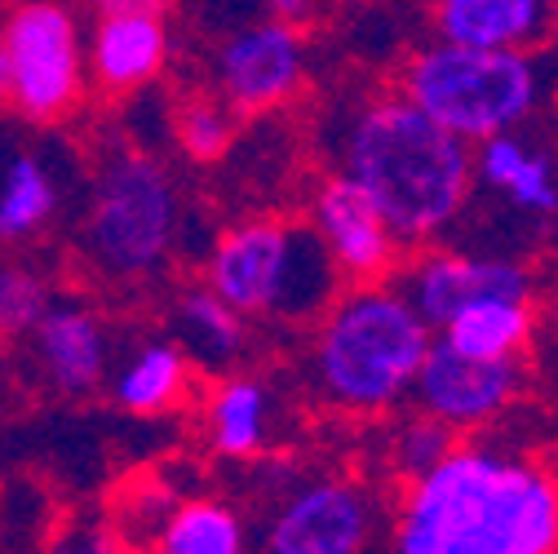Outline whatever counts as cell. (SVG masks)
<instances>
[{"mask_svg": "<svg viewBox=\"0 0 558 554\" xmlns=\"http://www.w3.org/2000/svg\"><path fill=\"white\" fill-rule=\"evenodd\" d=\"M395 554H558V474L536 457L457 444L403 479Z\"/></svg>", "mask_w": 558, "mask_h": 554, "instance_id": "6da1fadb", "label": "cell"}, {"mask_svg": "<svg viewBox=\"0 0 558 554\" xmlns=\"http://www.w3.org/2000/svg\"><path fill=\"white\" fill-rule=\"evenodd\" d=\"M341 173L360 182L403 244L435 240L478 178L465 137L430 120L408 94L368 103L341 147Z\"/></svg>", "mask_w": 558, "mask_h": 554, "instance_id": "7a4b0ae2", "label": "cell"}, {"mask_svg": "<svg viewBox=\"0 0 558 554\" xmlns=\"http://www.w3.org/2000/svg\"><path fill=\"white\" fill-rule=\"evenodd\" d=\"M435 341V328L403 298V289L355 285L319 320V390L345 412H386L412 395Z\"/></svg>", "mask_w": 558, "mask_h": 554, "instance_id": "3957f363", "label": "cell"}, {"mask_svg": "<svg viewBox=\"0 0 558 554\" xmlns=\"http://www.w3.org/2000/svg\"><path fill=\"white\" fill-rule=\"evenodd\" d=\"M345 275L315 222L253 218L231 227L208 253L204 285L227 298L240 315L324 320L341 298Z\"/></svg>", "mask_w": 558, "mask_h": 554, "instance_id": "277c9868", "label": "cell"}, {"mask_svg": "<svg viewBox=\"0 0 558 554\" xmlns=\"http://www.w3.org/2000/svg\"><path fill=\"white\" fill-rule=\"evenodd\" d=\"M403 94L448 133L487 143L532 116L541 76L523 49H470L439 40L408 58Z\"/></svg>", "mask_w": 558, "mask_h": 554, "instance_id": "5b68a950", "label": "cell"}, {"mask_svg": "<svg viewBox=\"0 0 558 554\" xmlns=\"http://www.w3.org/2000/svg\"><path fill=\"white\" fill-rule=\"evenodd\" d=\"M173 236L178 191L169 173L137 152L111 156L94 178L85 209V257L107 280H143L165 266V257L173 253Z\"/></svg>", "mask_w": 558, "mask_h": 554, "instance_id": "8992f818", "label": "cell"}, {"mask_svg": "<svg viewBox=\"0 0 558 554\" xmlns=\"http://www.w3.org/2000/svg\"><path fill=\"white\" fill-rule=\"evenodd\" d=\"M81 76L76 14L62 0H19L0 45V81L10 107L32 124L62 120L81 98Z\"/></svg>", "mask_w": 558, "mask_h": 554, "instance_id": "52a82bcc", "label": "cell"}, {"mask_svg": "<svg viewBox=\"0 0 558 554\" xmlns=\"http://www.w3.org/2000/svg\"><path fill=\"white\" fill-rule=\"evenodd\" d=\"M377 528L373 497L351 479H311L262 532V554H364Z\"/></svg>", "mask_w": 558, "mask_h": 554, "instance_id": "ba28073f", "label": "cell"}, {"mask_svg": "<svg viewBox=\"0 0 558 554\" xmlns=\"http://www.w3.org/2000/svg\"><path fill=\"white\" fill-rule=\"evenodd\" d=\"M519 386H523L519 360H470L439 337L422 377L412 386V399L444 426L474 431V426L497 422L519 399Z\"/></svg>", "mask_w": 558, "mask_h": 554, "instance_id": "9c48e42d", "label": "cell"}, {"mask_svg": "<svg viewBox=\"0 0 558 554\" xmlns=\"http://www.w3.org/2000/svg\"><path fill=\"white\" fill-rule=\"evenodd\" d=\"M302 36L289 19L231 32L218 49V89L235 111H270L302 89Z\"/></svg>", "mask_w": 558, "mask_h": 554, "instance_id": "30bf717a", "label": "cell"}, {"mask_svg": "<svg viewBox=\"0 0 558 554\" xmlns=\"http://www.w3.org/2000/svg\"><path fill=\"white\" fill-rule=\"evenodd\" d=\"M403 298L422 311L430 328H448L465 306L487 298H527L532 275L510 257H465V253H422L403 266Z\"/></svg>", "mask_w": 558, "mask_h": 554, "instance_id": "8fae6325", "label": "cell"}, {"mask_svg": "<svg viewBox=\"0 0 558 554\" xmlns=\"http://www.w3.org/2000/svg\"><path fill=\"white\" fill-rule=\"evenodd\" d=\"M311 222L319 227V236L332 249L345 280L386 285V275L399 266L403 240L381 218V209L368 200V191L360 182H351L345 173L319 182L315 204H311Z\"/></svg>", "mask_w": 558, "mask_h": 554, "instance_id": "7c38bea8", "label": "cell"}, {"mask_svg": "<svg viewBox=\"0 0 558 554\" xmlns=\"http://www.w3.org/2000/svg\"><path fill=\"white\" fill-rule=\"evenodd\" d=\"M32 337V364L36 373L62 395H89L107 373V337L102 324L72 302H53Z\"/></svg>", "mask_w": 558, "mask_h": 554, "instance_id": "4fadbf2b", "label": "cell"}, {"mask_svg": "<svg viewBox=\"0 0 558 554\" xmlns=\"http://www.w3.org/2000/svg\"><path fill=\"white\" fill-rule=\"evenodd\" d=\"M169 58L165 19H137V14H98L89 67L94 81L107 94H137L147 89Z\"/></svg>", "mask_w": 558, "mask_h": 554, "instance_id": "5bb4252c", "label": "cell"}, {"mask_svg": "<svg viewBox=\"0 0 558 554\" xmlns=\"http://www.w3.org/2000/svg\"><path fill=\"white\" fill-rule=\"evenodd\" d=\"M549 19V0H435L439 40L470 49H527Z\"/></svg>", "mask_w": 558, "mask_h": 554, "instance_id": "9a60e30c", "label": "cell"}, {"mask_svg": "<svg viewBox=\"0 0 558 554\" xmlns=\"http://www.w3.org/2000/svg\"><path fill=\"white\" fill-rule=\"evenodd\" d=\"M474 169H478V182L501 191L510 204H519V209H527L536 218L558 214V178H554L549 160L541 152H532L523 137L501 133V137L478 143Z\"/></svg>", "mask_w": 558, "mask_h": 554, "instance_id": "2e32d148", "label": "cell"}, {"mask_svg": "<svg viewBox=\"0 0 558 554\" xmlns=\"http://www.w3.org/2000/svg\"><path fill=\"white\" fill-rule=\"evenodd\" d=\"M439 337L470 360H519L532 341V302L527 298H487L465 306Z\"/></svg>", "mask_w": 558, "mask_h": 554, "instance_id": "e0dca14e", "label": "cell"}, {"mask_svg": "<svg viewBox=\"0 0 558 554\" xmlns=\"http://www.w3.org/2000/svg\"><path fill=\"white\" fill-rule=\"evenodd\" d=\"M191 377V356L182 351V341H147L124 360V369L116 373V404L137 412V418H151L165 412L182 399Z\"/></svg>", "mask_w": 558, "mask_h": 554, "instance_id": "ac0fdd59", "label": "cell"}, {"mask_svg": "<svg viewBox=\"0 0 558 554\" xmlns=\"http://www.w3.org/2000/svg\"><path fill=\"white\" fill-rule=\"evenodd\" d=\"M182 351L204 369H227L244 346V315L214 289H186L173 311Z\"/></svg>", "mask_w": 558, "mask_h": 554, "instance_id": "d6986e66", "label": "cell"}, {"mask_svg": "<svg viewBox=\"0 0 558 554\" xmlns=\"http://www.w3.org/2000/svg\"><path fill=\"white\" fill-rule=\"evenodd\" d=\"M266 386L257 377H222L208 395V412H204V431L208 444L222 457H253L266 444Z\"/></svg>", "mask_w": 558, "mask_h": 554, "instance_id": "ffe728a7", "label": "cell"}, {"mask_svg": "<svg viewBox=\"0 0 558 554\" xmlns=\"http://www.w3.org/2000/svg\"><path fill=\"white\" fill-rule=\"evenodd\" d=\"M151 550L156 554H248V528L231 506L214 497H195L169 510Z\"/></svg>", "mask_w": 558, "mask_h": 554, "instance_id": "44dd1931", "label": "cell"}, {"mask_svg": "<svg viewBox=\"0 0 558 554\" xmlns=\"http://www.w3.org/2000/svg\"><path fill=\"white\" fill-rule=\"evenodd\" d=\"M53 209H58L53 173L27 152L10 156L5 173H0V236L27 240L53 218Z\"/></svg>", "mask_w": 558, "mask_h": 554, "instance_id": "7402d4cb", "label": "cell"}, {"mask_svg": "<svg viewBox=\"0 0 558 554\" xmlns=\"http://www.w3.org/2000/svg\"><path fill=\"white\" fill-rule=\"evenodd\" d=\"M173 133L195 165H214L235 143V107L227 98H186L178 107Z\"/></svg>", "mask_w": 558, "mask_h": 554, "instance_id": "603a6c76", "label": "cell"}, {"mask_svg": "<svg viewBox=\"0 0 558 554\" xmlns=\"http://www.w3.org/2000/svg\"><path fill=\"white\" fill-rule=\"evenodd\" d=\"M457 448V431L444 426L439 418H430V412H416V418H408L395 435V461L403 470V479L412 474H426L430 466H439L448 453Z\"/></svg>", "mask_w": 558, "mask_h": 554, "instance_id": "cb8c5ba5", "label": "cell"}, {"mask_svg": "<svg viewBox=\"0 0 558 554\" xmlns=\"http://www.w3.org/2000/svg\"><path fill=\"white\" fill-rule=\"evenodd\" d=\"M45 554H133V545L116 523L72 519L45 541Z\"/></svg>", "mask_w": 558, "mask_h": 554, "instance_id": "d4e9b609", "label": "cell"}, {"mask_svg": "<svg viewBox=\"0 0 558 554\" xmlns=\"http://www.w3.org/2000/svg\"><path fill=\"white\" fill-rule=\"evenodd\" d=\"M49 306H53V298L40 289L36 275L5 270V285H0V315H5L10 333H32Z\"/></svg>", "mask_w": 558, "mask_h": 554, "instance_id": "484cf974", "label": "cell"}, {"mask_svg": "<svg viewBox=\"0 0 558 554\" xmlns=\"http://www.w3.org/2000/svg\"><path fill=\"white\" fill-rule=\"evenodd\" d=\"M173 0H102L98 14H137V19H165Z\"/></svg>", "mask_w": 558, "mask_h": 554, "instance_id": "4316f807", "label": "cell"}, {"mask_svg": "<svg viewBox=\"0 0 558 554\" xmlns=\"http://www.w3.org/2000/svg\"><path fill=\"white\" fill-rule=\"evenodd\" d=\"M253 5L266 10L270 19H289V23L306 14V0H253Z\"/></svg>", "mask_w": 558, "mask_h": 554, "instance_id": "83f0119b", "label": "cell"}, {"mask_svg": "<svg viewBox=\"0 0 558 554\" xmlns=\"http://www.w3.org/2000/svg\"><path fill=\"white\" fill-rule=\"evenodd\" d=\"M94 5H102V0H94Z\"/></svg>", "mask_w": 558, "mask_h": 554, "instance_id": "f1b7e54d", "label": "cell"}]
</instances>
